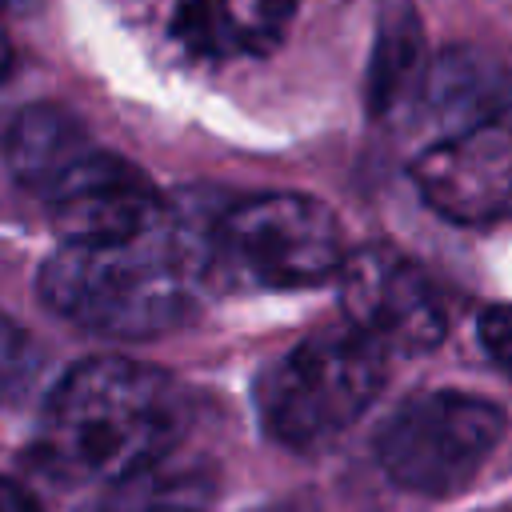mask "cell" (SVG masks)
<instances>
[{
  "mask_svg": "<svg viewBox=\"0 0 512 512\" xmlns=\"http://www.w3.org/2000/svg\"><path fill=\"white\" fill-rule=\"evenodd\" d=\"M40 0H0V16H8V12H32Z\"/></svg>",
  "mask_w": 512,
  "mask_h": 512,
  "instance_id": "9a60e30c",
  "label": "cell"
},
{
  "mask_svg": "<svg viewBox=\"0 0 512 512\" xmlns=\"http://www.w3.org/2000/svg\"><path fill=\"white\" fill-rule=\"evenodd\" d=\"M92 148L84 124L56 104H32L8 128V168L36 196H48Z\"/></svg>",
  "mask_w": 512,
  "mask_h": 512,
  "instance_id": "30bf717a",
  "label": "cell"
},
{
  "mask_svg": "<svg viewBox=\"0 0 512 512\" xmlns=\"http://www.w3.org/2000/svg\"><path fill=\"white\" fill-rule=\"evenodd\" d=\"M300 0H168L172 32L188 52L204 60H252L268 56Z\"/></svg>",
  "mask_w": 512,
  "mask_h": 512,
  "instance_id": "9c48e42d",
  "label": "cell"
},
{
  "mask_svg": "<svg viewBox=\"0 0 512 512\" xmlns=\"http://www.w3.org/2000/svg\"><path fill=\"white\" fill-rule=\"evenodd\" d=\"M412 180L428 208L488 224L512 204V84L480 52H448L416 80Z\"/></svg>",
  "mask_w": 512,
  "mask_h": 512,
  "instance_id": "3957f363",
  "label": "cell"
},
{
  "mask_svg": "<svg viewBox=\"0 0 512 512\" xmlns=\"http://www.w3.org/2000/svg\"><path fill=\"white\" fill-rule=\"evenodd\" d=\"M44 204L64 244H112L144 236L164 220L168 208L136 164L104 148H92L44 196Z\"/></svg>",
  "mask_w": 512,
  "mask_h": 512,
  "instance_id": "ba28073f",
  "label": "cell"
},
{
  "mask_svg": "<svg viewBox=\"0 0 512 512\" xmlns=\"http://www.w3.org/2000/svg\"><path fill=\"white\" fill-rule=\"evenodd\" d=\"M480 344L488 360L512 376V304H492L480 316Z\"/></svg>",
  "mask_w": 512,
  "mask_h": 512,
  "instance_id": "4fadbf2b",
  "label": "cell"
},
{
  "mask_svg": "<svg viewBox=\"0 0 512 512\" xmlns=\"http://www.w3.org/2000/svg\"><path fill=\"white\" fill-rule=\"evenodd\" d=\"M252 512H296V508H284V504H272V508H252Z\"/></svg>",
  "mask_w": 512,
  "mask_h": 512,
  "instance_id": "e0dca14e",
  "label": "cell"
},
{
  "mask_svg": "<svg viewBox=\"0 0 512 512\" xmlns=\"http://www.w3.org/2000/svg\"><path fill=\"white\" fill-rule=\"evenodd\" d=\"M200 288H208V264L192 196L168 200L164 220L144 236L60 244L40 268V296L56 316L116 340L172 332L196 308Z\"/></svg>",
  "mask_w": 512,
  "mask_h": 512,
  "instance_id": "6da1fadb",
  "label": "cell"
},
{
  "mask_svg": "<svg viewBox=\"0 0 512 512\" xmlns=\"http://www.w3.org/2000/svg\"><path fill=\"white\" fill-rule=\"evenodd\" d=\"M504 428L508 416L500 404L476 392L432 388L388 412L376 432V460L396 488L424 500H448L484 472Z\"/></svg>",
  "mask_w": 512,
  "mask_h": 512,
  "instance_id": "8992f818",
  "label": "cell"
},
{
  "mask_svg": "<svg viewBox=\"0 0 512 512\" xmlns=\"http://www.w3.org/2000/svg\"><path fill=\"white\" fill-rule=\"evenodd\" d=\"M208 508H212V480L192 464H172L168 456L104 488L92 512H208Z\"/></svg>",
  "mask_w": 512,
  "mask_h": 512,
  "instance_id": "8fae6325",
  "label": "cell"
},
{
  "mask_svg": "<svg viewBox=\"0 0 512 512\" xmlns=\"http://www.w3.org/2000/svg\"><path fill=\"white\" fill-rule=\"evenodd\" d=\"M12 72V44L4 40V32H0V80Z\"/></svg>",
  "mask_w": 512,
  "mask_h": 512,
  "instance_id": "2e32d148",
  "label": "cell"
},
{
  "mask_svg": "<svg viewBox=\"0 0 512 512\" xmlns=\"http://www.w3.org/2000/svg\"><path fill=\"white\" fill-rule=\"evenodd\" d=\"M384 352L356 328L312 332L256 384L264 432L284 448H320L352 428L384 388Z\"/></svg>",
  "mask_w": 512,
  "mask_h": 512,
  "instance_id": "277c9868",
  "label": "cell"
},
{
  "mask_svg": "<svg viewBox=\"0 0 512 512\" xmlns=\"http://www.w3.org/2000/svg\"><path fill=\"white\" fill-rule=\"evenodd\" d=\"M344 240L336 216L300 192H268L224 208H204L208 284L312 288L340 276Z\"/></svg>",
  "mask_w": 512,
  "mask_h": 512,
  "instance_id": "5b68a950",
  "label": "cell"
},
{
  "mask_svg": "<svg viewBox=\"0 0 512 512\" xmlns=\"http://www.w3.org/2000/svg\"><path fill=\"white\" fill-rule=\"evenodd\" d=\"M0 512H40V504L20 484H12L8 476H0Z\"/></svg>",
  "mask_w": 512,
  "mask_h": 512,
  "instance_id": "5bb4252c",
  "label": "cell"
},
{
  "mask_svg": "<svg viewBox=\"0 0 512 512\" xmlns=\"http://www.w3.org/2000/svg\"><path fill=\"white\" fill-rule=\"evenodd\" d=\"M340 304L348 328L368 336L384 356H416L444 340L448 316L432 280L396 248L368 244L340 264Z\"/></svg>",
  "mask_w": 512,
  "mask_h": 512,
  "instance_id": "52a82bcc",
  "label": "cell"
},
{
  "mask_svg": "<svg viewBox=\"0 0 512 512\" xmlns=\"http://www.w3.org/2000/svg\"><path fill=\"white\" fill-rule=\"evenodd\" d=\"M40 376V348L36 340L0 312V408L16 404L32 380Z\"/></svg>",
  "mask_w": 512,
  "mask_h": 512,
  "instance_id": "7c38bea8",
  "label": "cell"
},
{
  "mask_svg": "<svg viewBox=\"0 0 512 512\" xmlns=\"http://www.w3.org/2000/svg\"><path fill=\"white\" fill-rule=\"evenodd\" d=\"M184 396L176 380L128 356H92L60 376L40 416L52 476L112 488L176 452Z\"/></svg>",
  "mask_w": 512,
  "mask_h": 512,
  "instance_id": "7a4b0ae2",
  "label": "cell"
}]
</instances>
